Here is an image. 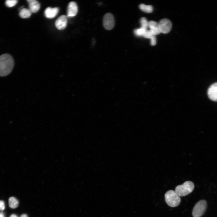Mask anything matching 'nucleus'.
Instances as JSON below:
<instances>
[{"mask_svg": "<svg viewBox=\"0 0 217 217\" xmlns=\"http://www.w3.org/2000/svg\"><path fill=\"white\" fill-rule=\"evenodd\" d=\"M139 7L141 10L146 13H150L153 11V7L151 5H146L141 4L140 5Z\"/></svg>", "mask_w": 217, "mask_h": 217, "instance_id": "15", "label": "nucleus"}, {"mask_svg": "<svg viewBox=\"0 0 217 217\" xmlns=\"http://www.w3.org/2000/svg\"><path fill=\"white\" fill-rule=\"evenodd\" d=\"M58 11L59 9L57 8L48 7L44 11V14L46 18L51 19L54 18L56 16Z\"/></svg>", "mask_w": 217, "mask_h": 217, "instance_id": "10", "label": "nucleus"}, {"mask_svg": "<svg viewBox=\"0 0 217 217\" xmlns=\"http://www.w3.org/2000/svg\"><path fill=\"white\" fill-rule=\"evenodd\" d=\"M27 2L29 4V9L32 13H36L39 10L40 5L37 1L28 0Z\"/></svg>", "mask_w": 217, "mask_h": 217, "instance_id": "11", "label": "nucleus"}, {"mask_svg": "<svg viewBox=\"0 0 217 217\" xmlns=\"http://www.w3.org/2000/svg\"><path fill=\"white\" fill-rule=\"evenodd\" d=\"M5 209V205L4 202L0 200V210L2 211Z\"/></svg>", "mask_w": 217, "mask_h": 217, "instance_id": "20", "label": "nucleus"}, {"mask_svg": "<svg viewBox=\"0 0 217 217\" xmlns=\"http://www.w3.org/2000/svg\"><path fill=\"white\" fill-rule=\"evenodd\" d=\"M194 185L192 181H187L182 185L177 186L175 189V192L179 196H186L192 192Z\"/></svg>", "mask_w": 217, "mask_h": 217, "instance_id": "3", "label": "nucleus"}, {"mask_svg": "<svg viewBox=\"0 0 217 217\" xmlns=\"http://www.w3.org/2000/svg\"><path fill=\"white\" fill-rule=\"evenodd\" d=\"M148 27L150 28V30L155 35L159 34L161 33L159 24L156 21L151 20L149 22Z\"/></svg>", "mask_w": 217, "mask_h": 217, "instance_id": "12", "label": "nucleus"}, {"mask_svg": "<svg viewBox=\"0 0 217 217\" xmlns=\"http://www.w3.org/2000/svg\"><path fill=\"white\" fill-rule=\"evenodd\" d=\"M140 23L141 25V27H142L146 30L149 26V22L146 19L145 17H142L140 19Z\"/></svg>", "mask_w": 217, "mask_h": 217, "instance_id": "16", "label": "nucleus"}, {"mask_svg": "<svg viewBox=\"0 0 217 217\" xmlns=\"http://www.w3.org/2000/svg\"><path fill=\"white\" fill-rule=\"evenodd\" d=\"M165 200L170 206L174 207L178 206L180 203L181 199L180 196L173 190H169L165 193Z\"/></svg>", "mask_w": 217, "mask_h": 217, "instance_id": "2", "label": "nucleus"}, {"mask_svg": "<svg viewBox=\"0 0 217 217\" xmlns=\"http://www.w3.org/2000/svg\"><path fill=\"white\" fill-rule=\"evenodd\" d=\"M207 207V203L204 200L198 202L194 206L193 211V217H201L204 213Z\"/></svg>", "mask_w": 217, "mask_h": 217, "instance_id": "4", "label": "nucleus"}, {"mask_svg": "<svg viewBox=\"0 0 217 217\" xmlns=\"http://www.w3.org/2000/svg\"><path fill=\"white\" fill-rule=\"evenodd\" d=\"M161 33H167L171 30L172 24L171 21L166 18L162 19L159 23Z\"/></svg>", "mask_w": 217, "mask_h": 217, "instance_id": "6", "label": "nucleus"}, {"mask_svg": "<svg viewBox=\"0 0 217 217\" xmlns=\"http://www.w3.org/2000/svg\"><path fill=\"white\" fill-rule=\"evenodd\" d=\"M78 11V7L75 2H71L68 5L67 10V16L73 17L76 15Z\"/></svg>", "mask_w": 217, "mask_h": 217, "instance_id": "8", "label": "nucleus"}, {"mask_svg": "<svg viewBox=\"0 0 217 217\" xmlns=\"http://www.w3.org/2000/svg\"><path fill=\"white\" fill-rule=\"evenodd\" d=\"M207 94L212 100L217 101V82L211 85L208 88Z\"/></svg>", "mask_w": 217, "mask_h": 217, "instance_id": "9", "label": "nucleus"}, {"mask_svg": "<svg viewBox=\"0 0 217 217\" xmlns=\"http://www.w3.org/2000/svg\"><path fill=\"white\" fill-rule=\"evenodd\" d=\"M103 24L106 30H109L113 28L114 25V19L112 14L107 13L105 15L103 18Z\"/></svg>", "mask_w": 217, "mask_h": 217, "instance_id": "5", "label": "nucleus"}, {"mask_svg": "<svg viewBox=\"0 0 217 217\" xmlns=\"http://www.w3.org/2000/svg\"><path fill=\"white\" fill-rule=\"evenodd\" d=\"M155 36V35H154L150 30H147L143 36L146 38L150 39H151Z\"/></svg>", "mask_w": 217, "mask_h": 217, "instance_id": "19", "label": "nucleus"}, {"mask_svg": "<svg viewBox=\"0 0 217 217\" xmlns=\"http://www.w3.org/2000/svg\"><path fill=\"white\" fill-rule=\"evenodd\" d=\"M20 217H28V216L26 214H23Z\"/></svg>", "mask_w": 217, "mask_h": 217, "instance_id": "22", "label": "nucleus"}, {"mask_svg": "<svg viewBox=\"0 0 217 217\" xmlns=\"http://www.w3.org/2000/svg\"><path fill=\"white\" fill-rule=\"evenodd\" d=\"M156 44V39L155 36L151 39V44L152 46H154Z\"/></svg>", "mask_w": 217, "mask_h": 217, "instance_id": "21", "label": "nucleus"}, {"mask_svg": "<svg viewBox=\"0 0 217 217\" xmlns=\"http://www.w3.org/2000/svg\"><path fill=\"white\" fill-rule=\"evenodd\" d=\"M14 61L12 57L8 54H4L0 56V76L8 75L12 70Z\"/></svg>", "mask_w": 217, "mask_h": 217, "instance_id": "1", "label": "nucleus"}, {"mask_svg": "<svg viewBox=\"0 0 217 217\" xmlns=\"http://www.w3.org/2000/svg\"><path fill=\"white\" fill-rule=\"evenodd\" d=\"M32 12L29 9L23 8L20 11L19 14L20 17L23 18H27L30 17Z\"/></svg>", "mask_w": 217, "mask_h": 217, "instance_id": "13", "label": "nucleus"}, {"mask_svg": "<svg viewBox=\"0 0 217 217\" xmlns=\"http://www.w3.org/2000/svg\"><path fill=\"white\" fill-rule=\"evenodd\" d=\"M17 3L16 0H7L5 2L6 5L8 7H12L14 6Z\"/></svg>", "mask_w": 217, "mask_h": 217, "instance_id": "18", "label": "nucleus"}, {"mask_svg": "<svg viewBox=\"0 0 217 217\" xmlns=\"http://www.w3.org/2000/svg\"><path fill=\"white\" fill-rule=\"evenodd\" d=\"M8 204L10 208L12 209H14L18 206L19 202L18 200L15 197H11L9 198Z\"/></svg>", "mask_w": 217, "mask_h": 217, "instance_id": "14", "label": "nucleus"}, {"mask_svg": "<svg viewBox=\"0 0 217 217\" xmlns=\"http://www.w3.org/2000/svg\"><path fill=\"white\" fill-rule=\"evenodd\" d=\"M147 30L142 28L140 27L135 29L134 30V32L135 34L137 36H143L145 31Z\"/></svg>", "mask_w": 217, "mask_h": 217, "instance_id": "17", "label": "nucleus"}, {"mask_svg": "<svg viewBox=\"0 0 217 217\" xmlns=\"http://www.w3.org/2000/svg\"><path fill=\"white\" fill-rule=\"evenodd\" d=\"M67 17L65 15H62L59 16L55 22V27L59 30L64 29L67 26Z\"/></svg>", "mask_w": 217, "mask_h": 217, "instance_id": "7", "label": "nucleus"}, {"mask_svg": "<svg viewBox=\"0 0 217 217\" xmlns=\"http://www.w3.org/2000/svg\"><path fill=\"white\" fill-rule=\"evenodd\" d=\"M0 217H4V214L3 213H0Z\"/></svg>", "mask_w": 217, "mask_h": 217, "instance_id": "24", "label": "nucleus"}, {"mask_svg": "<svg viewBox=\"0 0 217 217\" xmlns=\"http://www.w3.org/2000/svg\"><path fill=\"white\" fill-rule=\"evenodd\" d=\"M10 217H17V216L15 214H13L11 215Z\"/></svg>", "mask_w": 217, "mask_h": 217, "instance_id": "23", "label": "nucleus"}]
</instances>
